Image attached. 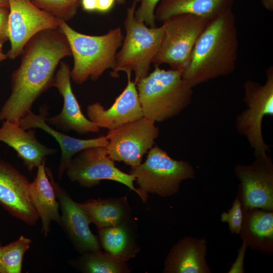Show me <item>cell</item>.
<instances>
[{
	"label": "cell",
	"instance_id": "6da1fadb",
	"mask_svg": "<svg viewBox=\"0 0 273 273\" xmlns=\"http://www.w3.org/2000/svg\"><path fill=\"white\" fill-rule=\"evenodd\" d=\"M19 67L12 75L11 93L0 110V122L19 123L32 106L53 86L60 61L71 55L67 39L60 28L42 30L25 44Z\"/></svg>",
	"mask_w": 273,
	"mask_h": 273
},
{
	"label": "cell",
	"instance_id": "7a4b0ae2",
	"mask_svg": "<svg viewBox=\"0 0 273 273\" xmlns=\"http://www.w3.org/2000/svg\"><path fill=\"white\" fill-rule=\"evenodd\" d=\"M239 39L232 9L210 21L197 40L182 77L193 87L235 70Z\"/></svg>",
	"mask_w": 273,
	"mask_h": 273
},
{
	"label": "cell",
	"instance_id": "3957f363",
	"mask_svg": "<svg viewBox=\"0 0 273 273\" xmlns=\"http://www.w3.org/2000/svg\"><path fill=\"white\" fill-rule=\"evenodd\" d=\"M59 28L67 39L73 57L70 76L76 83L81 84L89 79L96 81L106 70H114L116 54L123 40L120 27L103 35H89L76 31L60 20Z\"/></svg>",
	"mask_w": 273,
	"mask_h": 273
},
{
	"label": "cell",
	"instance_id": "277c9868",
	"mask_svg": "<svg viewBox=\"0 0 273 273\" xmlns=\"http://www.w3.org/2000/svg\"><path fill=\"white\" fill-rule=\"evenodd\" d=\"M144 117L161 122L179 115L191 103L193 87L182 72L155 67L136 83Z\"/></svg>",
	"mask_w": 273,
	"mask_h": 273
},
{
	"label": "cell",
	"instance_id": "5b68a950",
	"mask_svg": "<svg viewBox=\"0 0 273 273\" xmlns=\"http://www.w3.org/2000/svg\"><path fill=\"white\" fill-rule=\"evenodd\" d=\"M137 3L133 1L127 9L124 21L125 36L116 54L115 68L110 72L111 76L117 77L119 72H124L127 76H131L133 71L135 84L149 74L163 36L162 25L148 27L135 18Z\"/></svg>",
	"mask_w": 273,
	"mask_h": 273
},
{
	"label": "cell",
	"instance_id": "8992f818",
	"mask_svg": "<svg viewBox=\"0 0 273 273\" xmlns=\"http://www.w3.org/2000/svg\"><path fill=\"white\" fill-rule=\"evenodd\" d=\"M129 174L135 177L144 202L147 193L162 197L175 195L183 181L195 177L194 169L189 162L172 159L158 146L149 150L144 163L131 167Z\"/></svg>",
	"mask_w": 273,
	"mask_h": 273
},
{
	"label": "cell",
	"instance_id": "52a82bcc",
	"mask_svg": "<svg viewBox=\"0 0 273 273\" xmlns=\"http://www.w3.org/2000/svg\"><path fill=\"white\" fill-rule=\"evenodd\" d=\"M210 20L191 14L172 16L162 22L163 36L153 60L155 67L167 64L183 71L188 65L197 40Z\"/></svg>",
	"mask_w": 273,
	"mask_h": 273
},
{
	"label": "cell",
	"instance_id": "ba28073f",
	"mask_svg": "<svg viewBox=\"0 0 273 273\" xmlns=\"http://www.w3.org/2000/svg\"><path fill=\"white\" fill-rule=\"evenodd\" d=\"M266 81L263 84L249 79L244 84L243 101L247 108L236 120L238 132L245 136L255 157L267 153L270 146L266 144L262 132V122L266 115L273 116V67L265 71Z\"/></svg>",
	"mask_w": 273,
	"mask_h": 273
},
{
	"label": "cell",
	"instance_id": "9c48e42d",
	"mask_svg": "<svg viewBox=\"0 0 273 273\" xmlns=\"http://www.w3.org/2000/svg\"><path fill=\"white\" fill-rule=\"evenodd\" d=\"M155 122L143 118L109 130L106 137L108 154L113 161L131 167L139 165L144 155L153 147L159 130Z\"/></svg>",
	"mask_w": 273,
	"mask_h": 273
},
{
	"label": "cell",
	"instance_id": "30bf717a",
	"mask_svg": "<svg viewBox=\"0 0 273 273\" xmlns=\"http://www.w3.org/2000/svg\"><path fill=\"white\" fill-rule=\"evenodd\" d=\"M65 173L71 181L85 188L96 186L102 180L117 181L125 185L142 198L140 192L133 185L135 177L115 166L105 146L89 148L76 154Z\"/></svg>",
	"mask_w": 273,
	"mask_h": 273
},
{
	"label": "cell",
	"instance_id": "8fae6325",
	"mask_svg": "<svg viewBox=\"0 0 273 273\" xmlns=\"http://www.w3.org/2000/svg\"><path fill=\"white\" fill-rule=\"evenodd\" d=\"M8 39L11 47L7 54L15 59L27 42L46 29L59 28V19L38 8L31 0H8Z\"/></svg>",
	"mask_w": 273,
	"mask_h": 273
},
{
	"label": "cell",
	"instance_id": "7c38bea8",
	"mask_svg": "<svg viewBox=\"0 0 273 273\" xmlns=\"http://www.w3.org/2000/svg\"><path fill=\"white\" fill-rule=\"evenodd\" d=\"M253 163L238 164L235 173L241 182L243 202L246 208L273 210V164L264 153L255 157Z\"/></svg>",
	"mask_w": 273,
	"mask_h": 273
},
{
	"label": "cell",
	"instance_id": "4fadbf2b",
	"mask_svg": "<svg viewBox=\"0 0 273 273\" xmlns=\"http://www.w3.org/2000/svg\"><path fill=\"white\" fill-rule=\"evenodd\" d=\"M47 173L55 190L61 210V226L75 248L81 253L101 250L99 238L89 229L90 222L78 203L56 183L51 170L46 167Z\"/></svg>",
	"mask_w": 273,
	"mask_h": 273
},
{
	"label": "cell",
	"instance_id": "5bb4252c",
	"mask_svg": "<svg viewBox=\"0 0 273 273\" xmlns=\"http://www.w3.org/2000/svg\"><path fill=\"white\" fill-rule=\"evenodd\" d=\"M30 182L10 163L0 158V205L28 225L39 218L29 196Z\"/></svg>",
	"mask_w": 273,
	"mask_h": 273
},
{
	"label": "cell",
	"instance_id": "9a60e30c",
	"mask_svg": "<svg viewBox=\"0 0 273 273\" xmlns=\"http://www.w3.org/2000/svg\"><path fill=\"white\" fill-rule=\"evenodd\" d=\"M70 71L67 63L61 62L55 74L53 86L56 87L62 95L63 106L59 114L47 117L46 121L57 130H73L79 134L97 133L100 128L83 115L73 92Z\"/></svg>",
	"mask_w": 273,
	"mask_h": 273
},
{
	"label": "cell",
	"instance_id": "2e32d148",
	"mask_svg": "<svg viewBox=\"0 0 273 273\" xmlns=\"http://www.w3.org/2000/svg\"><path fill=\"white\" fill-rule=\"evenodd\" d=\"M88 119L98 127L111 130L144 117L136 84L127 76V84L108 109L99 102L89 105Z\"/></svg>",
	"mask_w": 273,
	"mask_h": 273
},
{
	"label": "cell",
	"instance_id": "e0dca14e",
	"mask_svg": "<svg viewBox=\"0 0 273 273\" xmlns=\"http://www.w3.org/2000/svg\"><path fill=\"white\" fill-rule=\"evenodd\" d=\"M39 114L29 112L19 122L25 129L39 128L52 136L59 144L61 150V157L58 166V176L61 179L73 157L80 151L94 147L105 146L108 140L104 135L90 139H79L68 135L48 124L46 119L48 112L47 106L40 108Z\"/></svg>",
	"mask_w": 273,
	"mask_h": 273
},
{
	"label": "cell",
	"instance_id": "ac0fdd59",
	"mask_svg": "<svg viewBox=\"0 0 273 273\" xmlns=\"http://www.w3.org/2000/svg\"><path fill=\"white\" fill-rule=\"evenodd\" d=\"M0 142L12 147L30 171L46 161L47 156L57 151L38 141L35 129H25L19 123L9 120L3 121L0 127Z\"/></svg>",
	"mask_w": 273,
	"mask_h": 273
},
{
	"label": "cell",
	"instance_id": "d6986e66",
	"mask_svg": "<svg viewBox=\"0 0 273 273\" xmlns=\"http://www.w3.org/2000/svg\"><path fill=\"white\" fill-rule=\"evenodd\" d=\"M207 242L204 238L185 237L171 249L164 262V272L209 273Z\"/></svg>",
	"mask_w": 273,
	"mask_h": 273
},
{
	"label": "cell",
	"instance_id": "ffe728a7",
	"mask_svg": "<svg viewBox=\"0 0 273 273\" xmlns=\"http://www.w3.org/2000/svg\"><path fill=\"white\" fill-rule=\"evenodd\" d=\"M44 161L38 167L33 181L30 183L29 196L31 202L41 220V233L48 237L51 223L61 225L59 203L54 188L47 173Z\"/></svg>",
	"mask_w": 273,
	"mask_h": 273
},
{
	"label": "cell",
	"instance_id": "44dd1931",
	"mask_svg": "<svg viewBox=\"0 0 273 273\" xmlns=\"http://www.w3.org/2000/svg\"><path fill=\"white\" fill-rule=\"evenodd\" d=\"M235 0H161L155 11L156 21L173 15L191 14L212 20L232 9Z\"/></svg>",
	"mask_w": 273,
	"mask_h": 273
},
{
	"label": "cell",
	"instance_id": "7402d4cb",
	"mask_svg": "<svg viewBox=\"0 0 273 273\" xmlns=\"http://www.w3.org/2000/svg\"><path fill=\"white\" fill-rule=\"evenodd\" d=\"M90 222L98 229L108 228L124 222L128 216L126 198L89 199L78 203Z\"/></svg>",
	"mask_w": 273,
	"mask_h": 273
},
{
	"label": "cell",
	"instance_id": "603a6c76",
	"mask_svg": "<svg viewBox=\"0 0 273 273\" xmlns=\"http://www.w3.org/2000/svg\"><path fill=\"white\" fill-rule=\"evenodd\" d=\"M124 222L98 229V237L105 252L116 259L126 261L135 255L137 249Z\"/></svg>",
	"mask_w": 273,
	"mask_h": 273
},
{
	"label": "cell",
	"instance_id": "cb8c5ba5",
	"mask_svg": "<svg viewBox=\"0 0 273 273\" xmlns=\"http://www.w3.org/2000/svg\"><path fill=\"white\" fill-rule=\"evenodd\" d=\"M75 264L80 271L87 273H123L129 271L126 261L116 259L101 250L82 253Z\"/></svg>",
	"mask_w": 273,
	"mask_h": 273
},
{
	"label": "cell",
	"instance_id": "d4e9b609",
	"mask_svg": "<svg viewBox=\"0 0 273 273\" xmlns=\"http://www.w3.org/2000/svg\"><path fill=\"white\" fill-rule=\"evenodd\" d=\"M31 243V239L21 235L17 240L2 246L0 273L21 272L23 257Z\"/></svg>",
	"mask_w": 273,
	"mask_h": 273
},
{
	"label": "cell",
	"instance_id": "484cf974",
	"mask_svg": "<svg viewBox=\"0 0 273 273\" xmlns=\"http://www.w3.org/2000/svg\"><path fill=\"white\" fill-rule=\"evenodd\" d=\"M38 8L67 21L76 14L80 0H31Z\"/></svg>",
	"mask_w": 273,
	"mask_h": 273
},
{
	"label": "cell",
	"instance_id": "4316f807",
	"mask_svg": "<svg viewBox=\"0 0 273 273\" xmlns=\"http://www.w3.org/2000/svg\"><path fill=\"white\" fill-rule=\"evenodd\" d=\"M251 233L260 239L272 240L273 213L256 211L251 215L249 222Z\"/></svg>",
	"mask_w": 273,
	"mask_h": 273
},
{
	"label": "cell",
	"instance_id": "83f0119b",
	"mask_svg": "<svg viewBox=\"0 0 273 273\" xmlns=\"http://www.w3.org/2000/svg\"><path fill=\"white\" fill-rule=\"evenodd\" d=\"M221 221L228 223L229 230L232 233L240 234L242 228L243 213L239 199L235 200L228 212L221 214Z\"/></svg>",
	"mask_w": 273,
	"mask_h": 273
},
{
	"label": "cell",
	"instance_id": "f1b7e54d",
	"mask_svg": "<svg viewBox=\"0 0 273 273\" xmlns=\"http://www.w3.org/2000/svg\"><path fill=\"white\" fill-rule=\"evenodd\" d=\"M160 1L140 0V5L135 10V18L150 27H156L155 11Z\"/></svg>",
	"mask_w": 273,
	"mask_h": 273
},
{
	"label": "cell",
	"instance_id": "f546056e",
	"mask_svg": "<svg viewBox=\"0 0 273 273\" xmlns=\"http://www.w3.org/2000/svg\"><path fill=\"white\" fill-rule=\"evenodd\" d=\"M9 8L0 7V47L8 39V21Z\"/></svg>",
	"mask_w": 273,
	"mask_h": 273
},
{
	"label": "cell",
	"instance_id": "4dcf8cb0",
	"mask_svg": "<svg viewBox=\"0 0 273 273\" xmlns=\"http://www.w3.org/2000/svg\"><path fill=\"white\" fill-rule=\"evenodd\" d=\"M247 245L245 242H244L242 247L240 248L239 251L238 255L236 260L233 264L231 268L230 269L229 272L230 273H242L244 272L243 269V261L245 255V252L246 248H247Z\"/></svg>",
	"mask_w": 273,
	"mask_h": 273
},
{
	"label": "cell",
	"instance_id": "1f68e13d",
	"mask_svg": "<svg viewBox=\"0 0 273 273\" xmlns=\"http://www.w3.org/2000/svg\"><path fill=\"white\" fill-rule=\"evenodd\" d=\"M116 0H97V11L107 13L113 7Z\"/></svg>",
	"mask_w": 273,
	"mask_h": 273
},
{
	"label": "cell",
	"instance_id": "d6a6232c",
	"mask_svg": "<svg viewBox=\"0 0 273 273\" xmlns=\"http://www.w3.org/2000/svg\"><path fill=\"white\" fill-rule=\"evenodd\" d=\"M80 4L84 11H97V0H80Z\"/></svg>",
	"mask_w": 273,
	"mask_h": 273
},
{
	"label": "cell",
	"instance_id": "836d02e7",
	"mask_svg": "<svg viewBox=\"0 0 273 273\" xmlns=\"http://www.w3.org/2000/svg\"><path fill=\"white\" fill-rule=\"evenodd\" d=\"M263 7L269 11L273 10V0H261Z\"/></svg>",
	"mask_w": 273,
	"mask_h": 273
},
{
	"label": "cell",
	"instance_id": "e575fe53",
	"mask_svg": "<svg viewBox=\"0 0 273 273\" xmlns=\"http://www.w3.org/2000/svg\"><path fill=\"white\" fill-rule=\"evenodd\" d=\"M0 7L9 8L8 0H0Z\"/></svg>",
	"mask_w": 273,
	"mask_h": 273
},
{
	"label": "cell",
	"instance_id": "d590c367",
	"mask_svg": "<svg viewBox=\"0 0 273 273\" xmlns=\"http://www.w3.org/2000/svg\"><path fill=\"white\" fill-rule=\"evenodd\" d=\"M8 57L7 55L2 52V47H0V61L6 59Z\"/></svg>",
	"mask_w": 273,
	"mask_h": 273
},
{
	"label": "cell",
	"instance_id": "8d00e7d4",
	"mask_svg": "<svg viewBox=\"0 0 273 273\" xmlns=\"http://www.w3.org/2000/svg\"><path fill=\"white\" fill-rule=\"evenodd\" d=\"M133 1H135L137 3H139L140 1V0H133ZM125 2H126V0H116V2L118 4H120V5L124 4Z\"/></svg>",
	"mask_w": 273,
	"mask_h": 273
},
{
	"label": "cell",
	"instance_id": "74e56055",
	"mask_svg": "<svg viewBox=\"0 0 273 273\" xmlns=\"http://www.w3.org/2000/svg\"><path fill=\"white\" fill-rule=\"evenodd\" d=\"M2 247V246L1 245V242H0V265H1V256Z\"/></svg>",
	"mask_w": 273,
	"mask_h": 273
}]
</instances>
